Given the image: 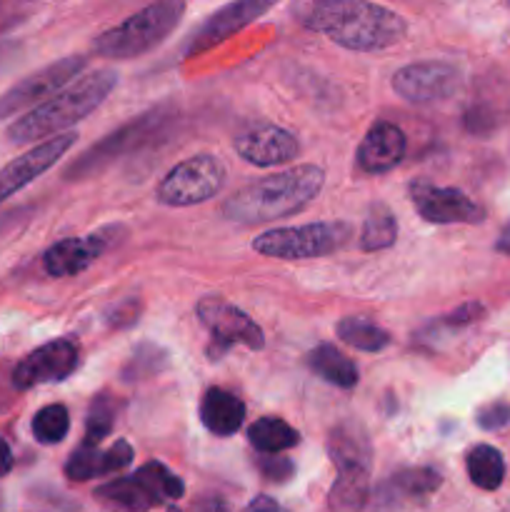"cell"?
Wrapping results in <instances>:
<instances>
[{
	"instance_id": "1",
	"label": "cell",
	"mask_w": 510,
	"mask_h": 512,
	"mask_svg": "<svg viewBox=\"0 0 510 512\" xmlns=\"http://www.w3.org/2000/svg\"><path fill=\"white\" fill-rule=\"evenodd\" d=\"M293 15L305 28L358 53L393 48L408 30L403 15L363 0H310L293 5Z\"/></svg>"
},
{
	"instance_id": "2",
	"label": "cell",
	"mask_w": 510,
	"mask_h": 512,
	"mask_svg": "<svg viewBox=\"0 0 510 512\" xmlns=\"http://www.w3.org/2000/svg\"><path fill=\"white\" fill-rule=\"evenodd\" d=\"M325 173L315 165H295L240 188L225 203V218L235 223H265L308 208L323 190Z\"/></svg>"
},
{
	"instance_id": "3",
	"label": "cell",
	"mask_w": 510,
	"mask_h": 512,
	"mask_svg": "<svg viewBox=\"0 0 510 512\" xmlns=\"http://www.w3.org/2000/svg\"><path fill=\"white\" fill-rule=\"evenodd\" d=\"M115 85H118V75L108 68L78 78L75 83L65 85L53 98L40 103L38 108L25 113L20 120H15L8 128V138L23 145L60 133V130L88 118L95 108H100V103L108 98Z\"/></svg>"
},
{
	"instance_id": "4",
	"label": "cell",
	"mask_w": 510,
	"mask_h": 512,
	"mask_svg": "<svg viewBox=\"0 0 510 512\" xmlns=\"http://www.w3.org/2000/svg\"><path fill=\"white\" fill-rule=\"evenodd\" d=\"M183 13L185 3H180V0H160V3L148 5V8L125 18L123 23L113 25L103 35H98L93 45L95 53L118 60L150 53L173 33Z\"/></svg>"
},
{
	"instance_id": "5",
	"label": "cell",
	"mask_w": 510,
	"mask_h": 512,
	"mask_svg": "<svg viewBox=\"0 0 510 512\" xmlns=\"http://www.w3.org/2000/svg\"><path fill=\"white\" fill-rule=\"evenodd\" d=\"M183 490V480L153 460L135 475L100 485L95 500L110 512H148L165 500H178Z\"/></svg>"
},
{
	"instance_id": "6",
	"label": "cell",
	"mask_w": 510,
	"mask_h": 512,
	"mask_svg": "<svg viewBox=\"0 0 510 512\" xmlns=\"http://www.w3.org/2000/svg\"><path fill=\"white\" fill-rule=\"evenodd\" d=\"M350 235H353V228L348 223H338V220L335 223H310L260 233L253 240V248L260 255L280 260L318 258V255H328L343 248Z\"/></svg>"
},
{
	"instance_id": "7",
	"label": "cell",
	"mask_w": 510,
	"mask_h": 512,
	"mask_svg": "<svg viewBox=\"0 0 510 512\" xmlns=\"http://www.w3.org/2000/svg\"><path fill=\"white\" fill-rule=\"evenodd\" d=\"M223 183L225 165L215 155H193L160 180L158 200L170 208H188L218 195Z\"/></svg>"
},
{
	"instance_id": "8",
	"label": "cell",
	"mask_w": 510,
	"mask_h": 512,
	"mask_svg": "<svg viewBox=\"0 0 510 512\" xmlns=\"http://www.w3.org/2000/svg\"><path fill=\"white\" fill-rule=\"evenodd\" d=\"M198 318L213 335V343L208 350L210 358H220L233 345H245L250 350H260L265 345L263 330L228 300L203 298L198 303Z\"/></svg>"
},
{
	"instance_id": "9",
	"label": "cell",
	"mask_w": 510,
	"mask_h": 512,
	"mask_svg": "<svg viewBox=\"0 0 510 512\" xmlns=\"http://www.w3.org/2000/svg\"><path fill=\"white\" fill-rule=\"evenodd\" d=\"M83 68L85 58L83 55H75V58H63L58 63L48 65V68L38 70V73L28 75L25 80H20L18 85H13V88L0 95V120L10 118L18 110L30 108V105L38 108L40 100H50L55 93H60Z\"/></svg>"
},
{
	"instance_id": "10",
	"label": "cell",
	"mask_w": 510,
	"mask_h": 512,
	"mask_svg": "<svg viewBox=\"0 0 510 512\" xmlns=\"http://www.w3.org/2000/svg\"><path fill=\"white\" fill-rule=\"evenodd\" d=\"M460 73L448 63L428 60V63H413L400 68L393 75V90L415 105L440 103L458 93Z\"/></svg>"
},
{
	"instance_id": "11",
	"label": "cell",
	"mask_w": 510,
	"mask_h": 512,
	"mask_svg": "<svg viewBox=\"0 0 510 512\" xmlns=\"http://www.w3.org/2000/svg\"><path fill=\"white\" fill-rule=\"evenodd\" d=\"M410 198H413L420 218L435 225H475L485 218V210L455 188H435L425 180H413L410 183Z\"/></svg>"
},
{
	"instance_id": "12",
	"label": "cell",
	"mask_w": 510,
	"mask_h": 512,
	"mask_svg": "<svg viewBox=\"0 0 510 512\" xmlns=\"http://www.w3.org/2000/svg\"><path fill=\"white\" fill-rule=\"evenodd\" d=\"M75 368H78V345L70 340H53L20 360L18 368L13 370V385L18 390H28L35 385L63 383L75 373Z\"/></svg>"
},
{
	"instance_id": "13",
	"label": "cell",
	"mask_w": 510,
	"mask_h": 512,
	"mask_svg": "<svg viewBox=\"0 0 510 512\" xmlns=\"http://www.w3.org/2000/svg\"><path fill=\"white\" fill-rule=\"evenodd\" d=\"M75 140H78L75 133L55 135V138L43 140V143H38L35 148H30L28 153L15 158L13 163L0 168V203L8 200L13 193H18L20 188L33 183V180L38 178V175H43L48 168H53V165L73 148Z\"/></svg>"
},
{
	"instance_id": "14",
	"label": "cell",
	"mask_w": 510,
	"mask_h": 512,
	"mask_svg": "<svg viewBox=\"0 0 510 512\" xmlns=\"http://www.w3.org/2000/svg\"><path fill=\"white\" fill-rule=\"evenodd\" d=\"M270 8H273V3H260V0H240V3L225 5V8H220L218 13L210 15V18L190 35L185 55H198L215 48V45H220L223 40H228L230 35L243 30L248 23H253L255 18L268 13Z\"/></svg>"
},
{
	"instance_id": "15",
	"label": "cell",
	"mask_w": 510,
	"mask_h": 512,
	"mask_svg": "<svg viewBox=\"0 0 510 512\" xmlns=\"http://www.w3.org/2000/svg\"><path fill=\"white\" fill-rule=\"evenodd\" d=\"M235 153L258 168H270L298 158L300 143L293 133L278 125H260L235 140Z\"/></svg>"
},
{
	"instance_id": "16",
	"label": "cell",
	"mask_w": 510,
	"mask_h": 512,
	"mask_svg": "<svg viewBox=\"0 0 510 512\" xmlns=\"http://www.w3.org/2000/svg\"><path fill=\"white\" fill-rule=\"evenodd\" d=\"M108 233L110 228L103 233L88 235V238H68L55 243L43 255L45 273L53 275V278H70V275L83 273L110 248L113 240L108 238Z\"/></svg>"
},
{
	"instance_id": "17",
	"label": "cell",
	"mask_w": 510,
	"mask_h": 512,
	"mask_svg": "<svg viewBox=\"0 0 510 512\" xmlns=\"http://www.w3.org/2000/svg\"><path fill=\"white\" fill-rule=\"evenodd\" d=\"M405 135L393 123H375L358 148V165L365 173H388L405 155Z\"/></svg>"
},
{
	"instance_id": "18",
	"label": "cell",
	"mask_w": 510,
	"mask_h": 512,
	"mask_svg": "<svg viewBox=\"0 0 510 512\" xmlns=\"http://www.w3.org/2000/svg\"><path fill=\"white\" fill-rule=\"evenodd\" d=\"M130 460H133V448L125 440H115L113 448L108 450L83 445L78 453L70 455L68 465H65V475L75 483H85V480L103 478V475L115 473V470H123Z\"/></svg>"
},
{
	"instance_id": "19",
	"label": "cell",
	"mask_w": 510,
	"mask_h": 512,
	"mask_svg": "<svg viewBox=\"0 0 510 512\" xmlns=\"http://www.w3.org/2000/svg\"><path fill=\"white\" fill-rule=\"evenodd\" d=\"M328 455L338 470H370L373 450L360 425L340 423L328 435Z\"/></svg>"
},
{
	"instance_id": "20",
	"label": "cell",
	"mask_w": 510,
	"mask_h": 512,
	"mask_svg": "<svg viewBox=\"0 0 510 512\" xmlns=\"http://www.w3.org/2000/svg\"><path fill=\"white\" fill-rule=\"evenodd\" d=\"M200 418H203V425L210 433L228 438V435L238 433L240 425H243L245 405L243 400H238L228 390L210 388L203 395V403H200Z\"/></svg>"
},
{
	"instance_id": "21",
	"label": "cell",
	"mask_w": 510,
	"mask_h": 512,
	"mask_svg": "<svg viewBox=\"0 0 510 512\" xmlns=\"http://www.w3.org/2000/svg\"><path fill=\"white\" fill-rule=\"evenodd\" d=\"M370 498V470H338L328 493L330 512H360Z\"/></svg>"
},
{
	"instance_id": "22",
	"label": "cell",
	"mask_w": 510,
	"mask_h": 512,
	"mask_svg": "<svg viewBox=\"0 0 510 512\" xmlns=\"http://www.w3.org/2000/svg\"><path fill=\"white\" fill-rule=\"evenodd\" d=\"M308 365L313 373H318L325 383L335 388H355L358 383V368L348 355L340 353L333 345H320L308 355Z\"/></svg>"
},
{
	"instance_id": "23",
	"label": "cell",
	"mask_w": 510,
	"mask_h": 512,
	"mask_svg": "<svg viewBox=\"0 0 510 512\" xmlns=\"http://www.w3.org/2000/svg\"><path fill=\"white\" fill-rule=\"evenodd\" d=\"M248 440L255 450L265 455H278L283 450L295 448L300 443V435L280 418H260L250 425Z\"/></svg>"
},
{
	"instance_id": "24",
	"label": "cell",
	"mask_w": 510,
	"mask_h": 512,
	"mask_svg": "<svg viewBox=\"0 0 510 512\" xmlns=\"http://www.w3.org/2000/svg\"><path fill=\"white\" fill-rule=\"evenodd\" d=\"M338 338L343 340V343L353 345V348L363 350V353H380V350H385L393 343L388 330H383L380 325L370 323V320L365 318L340 320Z\"/></svg>"
},
{
	"instance_id": "25",
	"label": "cell",
	"mask_w": 510,
	"mask_h": 512,
	"mask_svg": "<svg viewBox=\"0 0 510 512\" xmlns=\"http://www.w3.org/2000/svg\"><path fill=\"white\" fill-rule=\"evenodd\" d=\"M468 475L480 490H498L505 478L503 455L490 445H478L468 453Z\"/></svg>"
},
{
	"instance_id": "26",
	"label": "cell",
	"mask_w": 510,
	"mask_h": 512,
	"mask_svg": "<svg viewBox=\"0 0 510 512\" xmlns=\"http://www.w3.org/2000/svg\"><path fill=\"white\" fill-rule=\"evenodd\" d=\"M398 235V223L395 215L385 205H373L365 218L363 233H360V248L373 253V250H385L395 243Z\"/></svg>"
},
{
	"instance_id": "27",
	"label": "cell",
	"mask_w": 510,
	"mask_h": 512,
	"mask_svg": "<svg viewBox=\"0 0 510 512\" xmlns=\"http://www.w3.org/2000/svg\"><path fill=\"white\" fill-rule=\"evenodd\" d=\"M70 415L63 405H48L33 418V435L43 445H58L68 435Z\"/></svg>"
},
{
	"instance_id": "28",
	"label": "cell",
	"mask_w": 510,
	"mask_h": 512,
	"mask_svg": "<svg viewBox=\"0 0 510 512\" xmlns=\"http://www.w3.org/2000/svg\"><path fill=\"white\" fill-rule=\"evenodd\" d=\"M390 488H393V493L405 495V498H425V495L440 488V475L430 468L400 470L398 475L390 478Z\"/></svg>"
},
{
	"instance_id": "29",
	"label": "cell",
	"mask_w": 510,
	"mask_h": 512,
	"mask_svg": "<svg viewBox=\"0 0 510 512\" xmlns=\"http://www.w3.org/2000/svg\"><path fill=\"white\" fill-rule=\"evenodd\" d=\"M110 430H113V413H110L103 400H98L90 408L88 423H85V445L88 448H98V443L103 438H108Z\"/></svg>"
},
{
	"instance_id": "30",
	"label": "cell",
	"mask_w": 510,
	"mask_h": 512,
	"mask_svg": "<svg viewBox=\"0 0 510 512\" xmlns=\"http://www.w3.org/2000/svg\"><path fill=\"white\" fill-rule=\"evenodd\" d=\"M258 470L268 483H288L290 475H293V463L278 455H265L258 460Z\"/></svg>"
},
{
	"instance_id": "31",
	"label": "cell",
	"mask_w": 510,
	"mask_h": 512,
	"mask_svg": "<svg viewBox=\"0 0 510 512\" xmlns=\"http://www.w3.org/2000/svg\"><path fill=\"white\" fill-rule=\"evenodd\" d=\"M508 420H510V408L503 403L488 405V408H483L478 413V425L483 430H498L503 428V425H508Z\"/></svg>"
},
{
	"instance_id": "32",
	"label": "cell",
	"mask_w": 510,
	"mask_h": 512,
	"mask_svg": "<svg viewBox=\"0 0 510 512\" xmlns=\"http://www.w3.org/2000/svg\"><path fill=\"white\" fill-rule=\"evenodd\" d=\"M243 512H285V510L280 508L273 498H265L263 495V498H255Z\"/></svg>"
},
{
	"instance_id": "33",
	"label": "cell",
	"mask_w": 510,
	"mask_h": 512,
	"mask_svg": "<svg viewBox=\"0 0 510 512\" xmlns=\"http://www.w3.org/2000/svg\"><path fill=\"white\" fill-rule=\"evenodd\" d=\"M190 512H228V505H225L220 498H203L200 503L193 505V510Z\"/></svg>"
},
{
	"instance_id": "34",
	"label": "cell",
	"mask_w": 510,
	"mask_h": 512,
	"mask_svg": "<svg viewBox=\"0 0 510 512\" xmlns=\"http://www.w3.org/2000/svg\"><path fill=\"white\" fill-rule=\"evenodd\" d=\"M10 470H13V450H10V445L0 438V478L8 475Z\"/></svg>"
},
{
	"instance_id": "35",
	"label": "cell",
	"mask_w": 510,
	"mask_h": 512,
	"mask_svg": "<svg viewBox=\"0 0 510 512\" xmlns=\"http://www.w3.org/2000/svg\"><path fill=\"white\" fill-rule=\"evenodd\" d=\"M498 250H500V253H508L510 255V225L503 230V235H500Z\"/></svg>"
}]
</instances>
